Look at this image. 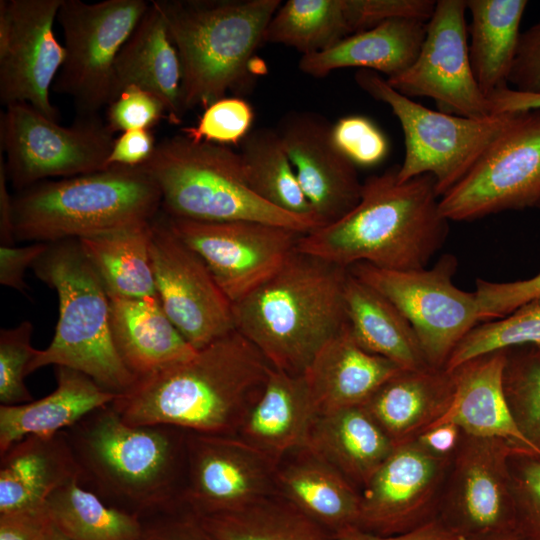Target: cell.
<instances>
[{"label": "cell", "instance_id": "cell-1", "mask_svg": "<svg viewBox=\"0 0 540 540\" xmlns=\"http://www.w3.org/2000/svg\"><path fill=\"white\" fill-rule=\"evenodd\" d=\"M273 367L237 330L119 394L111 403L132 426L167 425L236 436Z\"/></svg>", "mask_w": 540, "mask_h": 540}, {"label": "cell", "instance_id": "cell-2", "mask_svg": "<svg viewBox=\"0 0 540 540\" xmlns=\"http://www.w3.org/2000/svg\"><path fill=\"white\" fill-rule=\"evenodd\" d=\"M398 167L368 177L359 203L340 220L302 234L296 249L346 268L358 262L396 271L426 268L447 239L449 220L434 177L400 182Z\"/></svg>", "mask_w": 540, "mask_h": 540}, {"label": "cell", "instance_id": "cell-3", "mask_svg": "<svg viewBox=\"0 0 540 540\" xmlns=\"http://www.w3.org/2000/svg\"><path fill=\"white\" fill-rule=\"evenodd\" d=\"M65 433L79 468V483L108 505L141 518L180 505L187 431L129 425L110 403Z\"/></svg>", "mask_w": 540, "mask_h": 540}, {"label": "cell", "instance_id": "cell-4", "mask_svg": "<svg viewBox=\"0 0 540 540\" xmlns=\"http://www.w3.org/2000/svg\"><path fill=\"white\" fill-rule=\"evenodd\" d=\"M348 268L297 249L256 289L232 303L235 330L276 369L302 375L348 324Z\"/></svg>", "mask_w": 540, "mask_h": 540}, {"label": "cell", "instance_id": "cell-5", "mask_svg": "<svg viewBox=\"0 0 540 540\" xmlns=\"http://www.w3.org/2000/svg\"><path fill=\"white\" fill-rule=\"evenodd\" d=\"M178 51L184 112L243 91L280 0H153Z\"/></svg>", "mask_w": 540, "mask_h": 540}, {"label": "cell", "instance_id": "cell-6", "mask_svg": "<svg viewBox=\"0 0 540 540\" xmlns=\"http://www.w3.org/2000/svg\"><path fill=\"white\" fill-rule=\"evenodd\" d=\"M16 241L55 243L151 221L161 193L142 167L111 166L36 183L13 197Z\"/></svg>", "mask_w": 540, "mask_h": 540}, {"label": "cell", "instance_id": "cell-7", "mask_svg": "<svg viewBox=\"0 0 540 540\" xmlns=\"http://www.w3.org/2000/svg\"><path fill=\"white\" fill-rule=\"evenodd\" d=\"M31 269L56 291L59 318L50 345L37 350L28 375L48 365L65 366L86 374L109 392L130 390L137 378L114 345L110 298L79 241L49 243Z\"/></svg>", "mask_w": 540, "mask_h": 540}, {"label": "cell", "instance_id": "cell-8", "mask_svg": "<svg viewBox=\"0 0 540 540\" xmlns=\"http://www.w3.org/2000/svg\"><path fill=\"white\" fill-rule=\"evenodd\" d=\"M161 193V211L174 218L203 222L255 221L302 234L321 224L272 206L247 185L238 152L229 146L195 142L183 134L157 143L141 165Z\"/></svg>", "mask_w": 540, "mask_h": 540}, {"label": "cell", "instance_id": "cell-9", "mask_svg": "<svg viewBox=\"0 0 540 540\" xmlns=\"http://www.w3.org/2000/svg\"><path fill=\"white\" fill-rule=\"evenodd\" d=\"M355 80L371 97L386 103L400 122L405 155L398 167L399 181L430 174L440 198L470 171L512 116L472 119L434 111L399 93L372 70L360 69Z\"/></svg>", "mask_w": 540, "mask_h": 540}, {"label": "cell", "instance_id": "cell-10", "mask_svg": "<svg viewBox=\"0 0 540 540\" xmlns=\"http://www.w3.org/2000/svg\"><path fill=\"white\" fill-rule=\"evenodd\" d=\"M0 146L8 181L19 192L51 177L69 178L105 169L114 134L98 115L77 116L69 127L27 103L5 106Z\"/></svg>", "mask_w": 540, "mask_h": 540}, {"label": "cell", "instance_id": "cell-11", "mask_svg": "<svg viewBox=\"0 0 540 540\" xmlns=\"http://www.w3.org/2000/svg\"><path fill=\"white\" fill-rule=\"evenodd\" d=\"M150 2L62 0L57 14L64 63L52 91L72 98L78 116H95L112 99L114 66Z\"/></svg>", "mask_w": 540, "mask_h": 540}, {"label": "cell", "instance_id": "cell-12", "mask_svg": "<svg viewBox=\"0 0 540 540\" xmlns=\"http://www.w3.org/2000/svg\"><path fill=\"white\" fill-rule=\"evenodd\" d=\"M457 264L454 255L444 254L430 269L396 271L358 262L348 270L403 314L429 366L445 369L456 346L480 323L475 292L453 282Z\"/></svg>", "mask_w": 540, "mask_h": 540}, {"label": "cell", "instance_id": "cell-13", "mask_svg": "<svg viewBox=\"0 0 540 540\" xmlns=\"http://www.w3.org/2000/svg\"><path fill=\"white\" fill-rule=\"evenodd\" d=\"M540 199V110L512 116L470 171L440 198L450 221H473Z\"/></svg>", "mask_w": 540, "mask_h": 540}, {"label": "cell", "instance_id": "cell-14", "mask_svg": "<svg viewBox=\"0 0 540 540\" xmlns=\"http://www.w3.org/2000/svg\"><path fill=\"white\" fill-rule=\"evenodd\" d=\"M150 261L162 309L195 350L235 330L232 302L161 210L151 221Z\"/></svg>", "mask_w": 540, "mask_h": 540}, {"label": "cell", "instance_id": "cell-15", "mask_svg": "<svg viewBox=\"0 0 540 540\" xmlns=\"http://www.w3.org/2000/svg\"><path fill=\"white\" fill-rule=\"evenodd\" d=\"M509 441L464 434L452 457L438 518L462 538L516 529Z\"/></svg>", "mask_w": 540, "mask_h": 540}, {"label": "cell", "instance_id": "cell-16", "mask_svg": "<svg viewBox=\"0 0 540 540\" xmlns=\"http://www.w3.org/2000/svg\"><path fill=\"white\" fill-rule=\"evenodd\" d=\"M466 12V0L436 1L416 60L386 81L406 97L432 98L443 113L485 119L493 113L472 71Z\"/></svg>", "mask_w": 540, "mask_h": 540}, {"label": "cell", "instance_id": "cell-17", "mask_svg": "<svg viewBox=\"0 0 540 540\" xmlns=\"http://www.w3.org/2000/svg\"><path fill=\"white\" fill-rule=\"evenodd\" d=\"M166 217L172 231L201 257L232 303L276 273L296 250L302 235L255 221L203 222Z\"/></svg>", "mask_w": 540, "mask_h": 540}, {"label": "cell", "instance_id": "cell-18", "mask_svg": "<svg viewBox=\"0 0 540 540\" xmlns=\"http://www.w3.org/2000/svg\"><path fill=\"white\" fill-rule=\"evenodd\" d=\"M277 465L237 436L187 432L180 505L198 516L243 508L276 494Z\"/></svg>", "mask_w": 540, "mask_h": 540}, {"label": "cell", "instance_id": "cell-19", "mask_svg": "<svg viewBox=\"0 0 540 540\" xmlns=\"http://www.w3.org/2000/svg\"><path fill=\"white\" fill-rule=\"evenodd\" d=\"M451 460L416 439L396 445L360 490L358 528L391 536L437 518Z\"/></svg>", "mask_w": 540, "mask_h": 540}, {"label": "cell", "instance_id": "cell-20", "mask_svg": "<svg viewBox=\"0 0 540 540\" xmlns=\"http://www.w3.org/2000/svg\"><path fill=\"white\" fill-rule=\"evenodd\" d=\"M62 0H8L10 34L0 45V101L27 103L58 121L50 101L66 52L54 33Z\"/></svg>", "mask_w": 540, "mask_h": 540}, {"label": "cell", "instance_id": "cell-21", "mask_svg": "<svg viewBox=\"0 0 540 540\" xmlns=\"http://www.w3.org/2000/svg\"><path fill=\"white\" fill-rule=\"evenodd\" d=\"M276 130L322 226L347 215L359 203L363 183L356 166L333 142L332 124L314 112L292 111Z\"/></svg>", "mask_w": 540, "mask_h": 540}, {"label": "cell", "instance_id": "cell-22", "mask_svg": "<svg viewBox=\"0 0 540 540\" xmlns=\"http://www.w3.org/2000/svg\"><path fill=\"white\" fill-rule=\"evenodd\" d=\"M318 414L305 375L273 368L236 436L279 463L307 446Z\"/></svg>", "mask_w": 540, "mask_h": 540}, {"label": "cell", "instance_id": "cell-23", "mask_svg": "<svg viewBox=\"0 0 540 540\" xmlns=\"http://www.w3.org/2000/svg\"><path fill=\"white\" fill-rule=\"evenodd\" d=\"M286 457L276 469L279 496L334 535L358 527L361 496L356 486L308 447Z\"/></svg>", "mask_w": 540, "mask_h": 540}, {"label": "cell", "instance_id": "cell-24", "mask_svg": "<svg viewBox=\"0 0 540 540\" xmlns=\"http://www.w3.org/2000/svg\"><path fill=\"white\" fill-rule=\"evenodd\" d=\"M129 86L156 95L166 108L168 120L181 122L185 113L181 62L166 23L152 1L117 56L111 102Z\"/></svg>", "mask_w": 540, "mask_h": 540}, {"label": "cell", "instance_id": "cell-25", "mask_svg": "<svg viewBox=\"0 0 540 540\" xmlns=\"http://www.w3.org/2000/svg\"><path fill=\"white\" fill-rule=\"evenodd\" d=\"M0 455V514L45 508L54 491L79 480L65 431L27 436Z\"/></svg>", "mask_w": 540, "mask_h": 540}, {"label": "cell", "instance_id": "cell-26", "mask_svg": "<svg viewBox=\"0 0 540 540\" xmlns=\"http://www.w3.org/2000/svg\"><path fill=\"white\" fill-rule=\"evenodd\" d=\"M455 394L452 371L427 367L400 370L363 405L394 445L412 441L449 409Z\"/></svg>", "mask_w": 540, "mask_h": 540}, {"label": "cell", "instance_id": "cell-27", "mask_svg": "<svg viewBox=\"0 0 540 540\" xmlns=\"http://www.w3.org/2000/svg\"><path fill=\"white\" fill-rule=\"evenodd\" d=\"M505 361L506 350H500L471 359L452 370L454 398L447 412L432 426L454 423L464 434L499 438L533 451L517 427L505 397Z\"/></svg>", "mask_w": 540, "mask_h": 540}, {"label": "cell", "instance_id": "cell-28", "mask_svg": "<svg viewBox=\"0 0 540 540\" xmlns=\"http://www.w3.org/2000/svg\"><path fill=\"white\" fill-rule=\"evenodd\" d=\"M402 370L361 348L348 324L317 353L304 373L319 413L364 405L390 377Z\"/></svg>", "mask_w": 540, "mask_h": 540}, {"label": "cell", "instance_id": "cell-29", "mask_svg": "<svg viewBox=\"0 0 540 540\" xmlns=\"http://www.w3.org/2000/svg\"><path fill=\"white\" fill-rule=\"evenodd\" d=\"M426 23L415 19H391L351 34L333 47L302 55L298 68L314 78L342 68L384 73L387 78L407 70L416 60L426 33Z\"/></svg>", "mask_w": 540, "mask_h": 540}, {"label": "cell", "instance_id": "cell-30", "mask_svg": "<svg viewBox=\"0 0 540 540\" xmlns=\"http://www.w3.org/2000/svg\"><path fill=\"white\" fill-rule=\"evenodd\" d=\"M110 325L117 352L137 380L188 359L197 351L159 301L110 297Z\"/></svg>", "mask_w": 540, "mask_h": 540}, {"label": "cell", "instance_id": "cell-31", "mask_svg": "<svg viewBox=\"0 0 540 540\" xmlns=\"http://www.w3.org/2000/svg\"><path fill=\"white\" fill-rule=\"evenodd\" d=\"M55 376L57 386L49 395L24 404L0 406V454L27 436L65 431L119 395L69 367L55 366Z\"/></svg>", "mask_w": 540, "mask_h": 540}, {"label": "cell", "instance_id": "cell-32", "mask_svg": "<svg viewBox=\"0 0 540 540\" xmlns=\"http://www.w3.org/2000/svg\"><path fill=\"white\" fill-rule=\"evenodd\" d=\"M362 489L395 445L363 405L319 413L307 446Z\"/></svg>", "mask_w": 540, "mask_h": 540}, {"label": "cell", "instance_id": "cell-33", "mask_svg": "<svg viewBox=\"0 0 540 540\" xmlns=\"http://www.w3.org/2000/svg\"><path fill=\"white\" fill-rule=\"evenodd\" d=\"M344 299L349 331L361 348L404 370L431 367L415 331L403 314L386 297L350 272Z\"/></svg>", "mask_w": 540, "mask_h": 540}, {"label": "cell", "instance_id": "cell-34", "mask_svg": "<svg viewBox=\"0 0 540 540\" xmlns=\"http://www.w3.org/2000/svg\"><path fill=\"white\" fill-rule=\"evenodd\" d=\"M151 221L78 240L109 298L159 301L150 261Z\"/></svg>", "mask_w": 540, "mask_h": 540}, {"label": "cell", "instance_id": "cell-35", "mask_svg": "<svg viewBox=\"0 0 540 540\" xmlns=\"http://www.w3.org/2000/svg\"><path fill=\"white\" fill-rule=\"evenodd\" d=\"M471 14L469 58L476 82L488 97L508 86L526 0H466Z\"/></svg>", "mask_w": 540, "mask_h": 540}, {"label": "cell", "instance_id": "cell-36", "mask_svg": "<svg viewBox=\"0 0 540 540\" xmlns=\"http://www.w3.org/2000/svg\"><path fill=\"white\" fill-rule=\"evenodd\" d=\"M239 147L246 183L258 197L283 211L320 223L300 187L276 129L250 130Z\"/></svg>", "mask_w": 540, "mask_h": 540}, {"label": "cell", "instance_id": "cell-37", "mask_svg": "<svg viewBox=\"0 0 540 540\" xmlns=\"http://www.w3.org/2000/svg\"><path fill=\"white\" fill-rule=\"evenodd\" d=\"M198 518L217 540H337L277 493L235 511Z\"/></svg>", "mask_w": 540, "mask_h": 540}, {"label": "cell", "instance_id": "cell-38", "mask_svg": "<svg viewBox=\"0 0 540 540\" xmlns=\"http://www.w3.org/2000/svg\"><path fill=\"white\" fill-rule=\"evenodd\" d=\"M51 524L71 540H141L138 515L112 507L78 479L54 491L45 503Z\"/></svg>", "mask_w": 540, "mask_h": 540}, {"label": "cell", "instance_id": "cell-39", "mask_svg": "<svg viewBox=\"0 0 540 540\" xmlns=\"http://www.w3.org/2000/svg\"><path fill=\"white\" fill-rule=\"evenodd\" d=\"M351 34L346 0H288L270 20L264 43L307 55L327 50Z\"/></svg>", "mask_w": 540, "mask_h": 540}, {"label": "cell", "instance_id": "cell-40", "mask_svg": "<svg viewBox=\"0 0 540 540\" xmlns=\"http://www.w3.org/2000/svg\"><path fill=\"white\" fill-rule=\"evenodd\" d=\"M503 389L517 427L540 456V348L506 350Z\"/></svg>", "mask_w": 540, "mask_h": 540}, {"label": "cell", "instance_id": "cell-41", "mask_svg": "<svg viewBox=\"0 0 540 540\" xmlns=\"http://www.w3.org/2000/svg\"><path fill=\"white\" fill-rule=\"evenodd\" d=\"M521 346L540 348V305L476 325L456 346L445 369L452 371L476 357Z\"/></svg>", "mask_w": 540, "mask_h": 540}, {"label": "cell", "instance_id": "cell-42", "mask_svg": "<svg viewBox=\"0 0 540 540\" xmlns=\"http://www.w3.org/2000/svg\"><path fill=\"white\" fill-rule=\"evenodd\" d=\"M33 325L25 320L0 330V402L19 405L33 401L25 385L28 367L37 349L31 345Z\"/></svg>", "mask_w": 540, "mask_h": 540}, {"label": "cell", "instance_id": "cell-43", "mask_svg": "<svg viewBox=\"0 0 540 540\" xmlns=\"http://www.w3.org/2000/svg\"><path fill=\"white\" fill-rule=\"evenodd\" d=\"M516 529L526 540H540V456L516 448L509 459Z\"/></svg>", "mask_w": 540, "mask_h": 540}, {"label": "cell", "instance_id": "cell-44", "mask_svg": "<svg viewBox=\"0 0 540 540\" xmlns=\"http://www.w3.org/2000/svg\"><path fill=\"white\" fill-rule=\"evenodd\" d=\"M254 112L251 105L239 97H224L208 106L194 126L181 129L195 142L239 145L251 130Z\"/></svg>", "mask_w": 540, "mask_h": 540}, {"label": "cell", "instance_id": "cell-45", "mask_svg": "<svg viewBox=\"0 0 540 540\" xmlns=\"http://www.w3.org/2000/svg\"><path fill=\"white\" fill-rule=\"evenodd\" d=\"M332 139L336 147L355 166L371 167L388 155L385 134L368 117L348 115L332 124Z\"/></svg>", "mask_w": 540, "mask_h": 540}, {"label": "cell", "instance_id": "cell-46", "mask_svg": "<svg viewBox=\"0 0 540 540\" xmlns=\"http://www.w3.org/2000/svg\"><path fill=\"white\" fill-rule=\"evenodd\" d=\"M480 323L503 318L519 308L540 305V272L512 282L476 280Z\"/></svg>", "mask_w": 540, "mask_h": 540}, {"label": "cell", "instance_id": "cell-47", "mask_svg": "<svg viewBox=\"0 0 540 540\" xmlns=\"http://www.w3.org/2000/svg\"><path fill=\"white\" fill-rule=\"evenodd\" d=\"M163 118L168 119L162 101L137 86L125 88L108 106L106 125L114 134L121 131L151 129Z\"/></svg>", "mask_w": 540, "mask_h": 540}, {"label": "cell", "instance_id": "cell-48", "mask_svg": "<svg viewBox=\"0 0 540 540\" xmlns=\"http://www.w3.org/2000/svg\"><path fill=\"white\" fill-rule=\"evenodd\" d=\"M433 0H346L347 17L353 34L391 19L428 22L433 15Z\"/></svg>", "mask_w": 540, "mask_h": 540}, {"label": "cell", "instance_id": "cell-49", "mask_svg": "<svg viewBox=\"0 0 540 540\" xmlns=\"http://www.w3.org/2000/svg\"><path fill=\"white\" fill-rule=\"evenodd\" d=\"M142 521L141 540H217L197 515L181 505Z\"/></svg>", "mask_w": 540, "mask_h": 540}, {"label": "cell", "instance_id": "cell-50", "mask_svg": "<svg viewBox=\"0 0 540 540\" xmlns=\"http://www.w3.org/2000/svg\"><path fill=\"white\" fill-rule=\"evenodd\" d=\"M508 83L520 92L540 93V18L520 34Z\"/></svg>", "mask_w": 540, "mask_h": 540}, {"label": "cell", "instance_id": "cell-51", "mask_svg": "<svg viewBox=\"0 0 540 540\" xmlns=\"http://www.w3.org/2000/svg\"><path fill=\"white\" fill-rule=\"evenodd\" d=\"M49 243L34 242L31 245L16 247L0 246V284L15 289L28 297V285L24 274L28 267L46 252Z\"/></svg>", "mask_w": 540, "mask_h": 540}, {"label": "cell", "instance_id": "cell-52", "mask_svg": "<svg viewBox=\"0 0 540 540\" xmlns=\"http://www.w3.org/2000/svg\"><path fill=\"white\" fill-rule=\"evenodd\" d=\"M156 145L151 129L123 132L114 140L105 169L111 166H141L150 159Z\"/></svg>", "mask_w": 540, "mask_h": 540}, {"label": "cell", "instance_id": "cell-53", "mask_svg": "<svg viewBox=\"0 0 540 540\" xmlns=\"http://www.w3.org/2000/svg\"><path fill=\"white\" fill-rule=\"evenodd\" d=\"M49 526L45 508L0 514V540H45Z\"/></svg>", "mask_w": 540, "mask_h": 540}, {"label": "cell", "instance_id": "cell-54", "mask_svg": "<svg viewBox=\"0 0 540 540\" xmlns=\"http://www.w3.org/2000/svg\"><path fill=\"white\" fill-rule=\"evenodd\" d=\"M337 540H463L464 538L449 530L437 517L428 523L403 534L381 536L349 527L335 534Z\"/></svg>", "mask_w": 540, "mask_h": 540}, {"label": "cell", "instance_id": "cell-55", "mask_svg": "<svg viewBox=\"0 0 540 540\" xmlns=\"http://www.w3.org/2000/svg\"><path fill=\"white\" fill-rule=\"evenodd\" d=\"M463 432L454 423H442L429 427L416 440L436 456L451 459L456 453Z\"/></svg>", "mask_w": 540, "mask_h": 540}, {"label": "cell", "instance_id": "cell-56", "mask_svg": "<svg viewBox=\"0 0 540 540\" xmlns=\"http://www.w3.org/2000/svg\"><path fill=\"white\" fill-rule=\"evenodd\" d=\"M487 99L493 115L540 110V93L520 92L508 86L493 92Z\"/></svg>", "mask_w": 540, "mask_h": 540}, {"label": "cell", "instance_id": "cell-57", "mask_svg": "<svg viewBox=\"0 0 540 540\" xmlns=\"http://www.w3.org/2000/svg\"><path fill=\"white\" fill-rule=\"evenodd\" d=\"M8 178L3 154L0 156V246L15 245L13 227V197L8 191Z\"/></svg>", "mask_w": 540, "mask_h": 540}, {"label": "cell", "instance_id": "cell-58", "mask_svg": "<svg viewBox=\"0 0 540 540\" xmlns=\"http://www.w3.org/2000/svg\"><path fill=\"white\" fill-rule=\"evenodd\" d=\"M463 540H526L518 530L491 533L480 536L464 538Z\"/></svg>", "mask_w": 540, "mask_h": 540}, {"label": "cell", "instance_id": "cell-59", "mask_svg": "<svg viewBox=\"0 0 540 540\" xmlns=\"http://www.w3.org/2000/svg\"><path fill=\"white\" fill-rule=\"evenodd\" d=\"M45 540H71L60 533L50 522Z\"/></svg>", "mask_w": 540, "mask_h": 540}, {"label": "cell", "instance_id": "cell-60", "mask_svg": "<svg viewBox=\"0 0 540 540\" xmlns=\"http://www.w3.org/2000/svg\"><path fill=\"white\" fill-rule=\"evenodd\" d=\"M535 208L540 209V199L537 201V203H536V205H535Z\"/></svg>", "mask_w": 540, "mask_h": 540}]
</instances>
